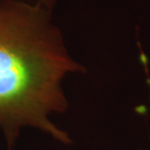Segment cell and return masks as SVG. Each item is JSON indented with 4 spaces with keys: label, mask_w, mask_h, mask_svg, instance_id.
Listing matches in <instances>:
<instances>
[{
    "label": "cell",
    "mask_w": 150,
    "mask_h": 150,
    "mask_svg": "<svg viewBox=\"0 0 150 150\" xmlns=\"http://www.w3.org/2000/svg\"><path fill=\"white\" fill-rule=\"evenodd\" d=\"M57 0H0V126L9 142L30 126L69 143L50 120L67 100L62 82L84 68L53 22Z\"/></svg>",
    "instance_id": "cell-1"
}]
</instances>
